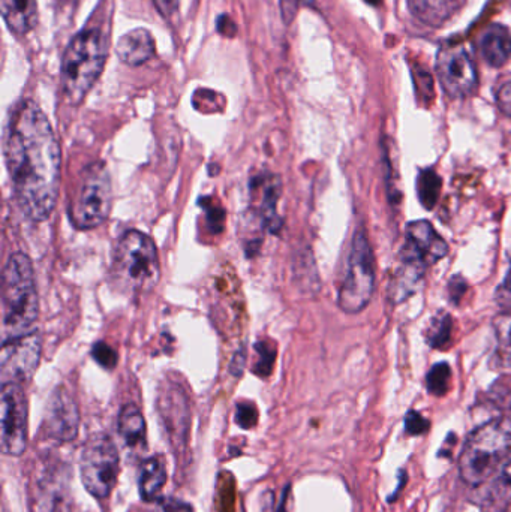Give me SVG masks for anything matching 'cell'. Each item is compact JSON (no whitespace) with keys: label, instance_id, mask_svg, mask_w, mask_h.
Masks as SVG:
<instances>
[{"label":"cell","instance_id":"5bb4252c","mask_svg":"<svg viewBox=\"0 0 511 512\" xmlns=\"http://www.w3.org/2000/svg\"><path fill=\"white\" fill-rule=\"evenodd\" d=\"M158 411L171 439L185 442L191 414H189L188 396L179 382L167 378L159 387Z\"/></svg>","mask_w":511,"mask_h":512},{"label":"cell","instance_id":"4fadbf2b","mask_svg":"<svg viewBox=\"0 0 511 512\" xmlns=\"http://www.w3.org/2000/svg\"><path fill=\"white\" fill-rule=\"evenodd\" d=\"M80 426V412L77 402L66 388L57 387L48 400L44 417V429L47 438L56 442H71L77 438Z\"/></svg>","mask_w":511,"mask_h":512},{"label":"cell","instance_id":"9c48e42d","mask_svg":"<svg viewBox=\"0 0 511 512\" xmlns=\"http://www.w3.org/2000/svg\"><path fill=\"white\" fill-rule=\"evenodd\" d=\"M435 68L438 81L450 98H468L479 86L476 63L464 45L449 44L441 47Z\"/></svg>","mask_w":511,"mask_h":512},{"label":"cell","instance_id":"836d02e7","mask_svg":"<svg viewBox=\"0 0 511 512\" xmlns=\"http://www.w3.org/2000/svg\"><path fill=\"white\" fill-rule=\"evenodd\" d=\"M495 301L504 312L511 310V268L506 279L503 280V283L498 286L497 292H495Z\"/></svg>","mask_w":511,"mask_h":512},{"label":"cell","instance_id":"7402d4cb","mask_svg":"<svg viewBox=\"0 0 511 512\" xmlns=\"http://www.w3.org/2000/svg\"><path fill=\"white\" fill-rule=\"evenodd\" d=\"M491 480L485 502L494 512L506 511L511 504V448Z\"/></svg>","mask_w":511,"mask_h":512},{"label":"cell","instance_id":"8d00e7d4","mask_svg":"<svg viewBox=\"0 0 511 512\" xmlns=\"http://www.w3.org/2000/svg\"><path fill=\"white\" fill-rule=\"evenodd\" d=\"M216 27H218V32L221 33L222 36H228V38H234V36H236V23H234L228 15H221V17L218 18Z\"/></svg>","mask_w":511,"mask_h":512},{"label":"cell","instance_id":"83f0119b","mask_svg":"<svg viewBox=\"0 0 511 512\" xmlns=\"http://www.w3.org/2000/svg\"><path fill=\"white\" fill-rule=\"evenodd\" d=\"M257 349L258 357L260 358H258L254 372L257 373L258 376H261V378H264V376H269L270 373H272L276 352L273 346H269L264 342L258 343Z\"/></svg>","mask_w":511,"mask_h":512},{"label":"cell","instance_id":"2e32d148","mask_svg":"<svg viewBox=\"0 0 511 512\" xmlns=\"http://www.w3.org/2000/svg\"><path fill=\"white\" fill-rule=\"evenodd\" d=\"M281 179L275 174H264L254 180V188L260 194V216L267 230L276 233L281 221L278 218V203L281 197Z\"/></svg>","mask_w":511,"mask_h":512},{"label":"cell","instance_id":"f546056e","mask_svg":"<svg viewBox=\"0 0 511 512\" xmlns=\"http://www.w3.org/2000/svg\"><path fill=\"white\" fill-rule=\"evenodd\" d=\"M146 512H194L191 505L174 498H159L150 502L149 510Z\"/></svg>","mask_w":511,"mask_h":512},{"label":"cell","instance_id":"f35d334b","mask_svg":"<svg viewBox=\"0 0 511 512\" xmlns=\"http://www.w3.org/2000/svg\"><path fill=\"white\" fill-rule=\"evenodd\" d=\"M366 3H369V5L378 6L381 3V0H365Z\"/></svg>","mask_w":511,"mask_h":512},{"label":"cell","instance_id":"f1b7e54d","mask_svg":"<svg viewBox=\"0 0 511 512\" xmlns=\"http://www.w3.org/2000/svg\"><path fill=\"white\" fill-rule=\"evenodd\" d=\"M92 357L99 366L107 370H113L117 366V361H119L117 352L105 342H98L93 346Z\"/></svg>","mask_w":511,"mask_h":512},{"label":"cell","instance_id":"ffe728a7","mask_svg":"<svg viewBox=\"0 0 511 512\" xmlns=\"http://www.w3.org/2000/svg\"><path fill=\"white\" fill-rule=\"evenodd\" d=\"M465 0H408L414 17L429 26H441L464 5Z\"/></svg>","mask_w":511,"mask_h":512},{"label":"cell","instance_id":"ba28073f","mask_svg":"<svg viewBox=\"0 0 511 512\" xmlns=\"http://www.w3.org/2000/svg\"><path fill=\"white\" fill-rule=\"evenodd\" d=\"M81 480L96 499L110 496L120 472L119 451L110 436L95 435L86 442L80 457Z\"/></svg>","mask_w":511,"mask_h":512},{"label":"cell","instance_id":"44dd1931","mask_svg":"<svg viewBox=\"0 0 511 512\" xmlns=\"http://www.w3.org/2000/svg\"><path fill=\"white\" fill-rule=\"evenodd\" d=\"M167 484V468L161 457H150L144 460L138 475V490H140L141 499L146 504L155 502L159 499V493Z\"/></svg>","mask_w":511,"mask_h":512},{"label":"cell","instance_id":"8fae6325","mask_svg":"<svg viewBox=\"0 0 511 512\" xmlns=\"http://www.w3.org/2000/svg\"><path fill=\"white\" fill-rule=\"evenodd\" d=\"M2 451L21 456L27 448V399L23 385L2 384Z\"/></svg>","mask_w":511,"mask_h":512},{"label":"cell","instance_id":"cb8c5ba5","mask_svg":"<svg viewBox=\"0 0 511 512\" xmlns=\"http://www.w3.org/2000/svg\"><path fill=\"white\" fill-rule=\"evenodd\" d=\"M495 361L500 367H511V313H503L494 321Z\"/></svg>","mask_w":511,"mask_h":512},{"label":"cell","instance_id":"52a82bcc","mask_svg":"<svg viewBox=\"0 0 511 512\" xmlns=\"http://www.w3.org/2000/svg\"><path fill=\"white\" fill-rule=\"evenodd\" d=\"M375 288V256L365 231L353 237L348 270L338 294V306L347 315H357L371 303Z\"/></svg>","mask_w":511,"mask_h":512},{"label":"cell","instance_id":"9a60e30c","mask_svg":"<svg viewBox=\"0 0 511 512\" xmlns=\"http://www.w3.org/2000/svg\"><path fill=\"white\" fill-rule=\"evenodd\" d=\"M117 56L129 66H141L156 54L155 39L146 29H134L117 42Z\"/></svg>","mask_w":511,"mask_h":512},{"label":"cell","instance_id":"1f68e13d","mask_svg":"<svg viewBox=\"0 0 511 512\" xmlns=\"http://www.w3.org/2000/svg\"><path fill=\"white\" fill-rule=\"evenodd\" d=\"M258 411L252 403H240L237 405L236 423L242 429H252L257 424Z\"/></svg>","mask_w":511,"mask_h":512},{"label":"cell","instance_id":"30bf717a","mask_svg":"<svg viewBox=\"0 0 511 512\" xmlns=\"http://www.w3.org/2000/svg\"><path fill=\"white\" fill-rule=\"evenodd\" d=\"M42 355V337L38 331L5 340L0 352L2 384H20L30 381L38 370Z\"/></svg>","mask_w":511,"mask_h":512},{"label":"cell","instance_id":"e575fe53","mask_svg":"<svg viewBox=\"0 0 511 512\" xmlns=\"http://www.w3.org/2000/svg\"><path fill=\"white\" fill-rule=\"evenodd\" d=\"M467 282H465L464 277L455 276L452 277V280L449 282V297L453 303L458 306L461 298L464 297L465 292H467Z\"/></svg>","mask_w":511,"mask_h":512},{"label":"cell","instance_id":"5b68a950","mask_svg":"<svg viewBox=\"0 0 511 512\" xmlns=\"http://www.w3.org/2000/svg\"><path fill=\"white\" fill-rule=\"evenodd\" d=\"M511 448V427L507 421L483 424L468 439L459 459V475L471 487L488 483Z\"/></svg>","mask_w":511,"mask_h":512},{"label":"cell","instance_id":"ac0fdd59","mask_svg":"<svg viewBox=\"0 0 511 512\" xmlns=\"http://www.w3.org/2000/svg\"><path fill=\"white\" fill-rule=\"evenodd\" d=\"M3 21L14 35L24 36L38 23L36 0H0Z\"/></svg>","mask_w":511,"mask_h":512},{"label":"cell","instance_id":"74e56055","mask_svg":"<svg viewBox=\"0 0 511 512\" xmlns=\"http://www.w3.org/2000/svg\"><path fill=\"white\" fill-rule=\"evenodd\" d=\"M152 2L158 9L159 14L164 15V17H171L179 6V0H152Z\"/></svg>","mask_w":511,"mask_h":512},{"label":"cell","instance_id":"4316f807","mask_svg":"<svg viewBox=\"0 0 511 512\" xmlns=\"http://www.w3.org/2000/svg\"><path fill=\"white\" fill-rule=\"evenodd\" d=\"M450 379H452V369L447 363H438L429 370L426 376V387L434 396H446L450 388Z\"/></svg>","mask_w":511,"mask_h":512},{"label":"cell","instance_id":"6da1fadb","mask_svg":"<svg viewBox=\"0 0 511 512\" xmlns=\"http://www.w3.org/2000/svg\"><path fill=\"white\" fill-rule=\"evenodd\" d=\"M5 161L18 209L29 221H47L59 197L62 152L50 120L32 99L18 102L9 117Z\"/></svg>","mask_w":511,"mask_h":512},{"label":"cell","instance_id":"d6a6232c","mask_svg":"<svg viewBox=\"0 0 511 512\" xmlns=\"http://www.w3.org/2000/svg\"><path fill=\"white\" fill-rule=\"evenodd\" d=\"M315 0H279V9H281L282 20L285 24L293 23L297 12L305 6L312 5Z\"/></svg>","mask_w":511,"mask_h":512},{"label":"cell","instance_id":"484cf974","mask_svg":"<svg viewBox=\"0 0 511 512\" xmlns=\"http://www.w3.org/2000/svg\"><path fill=\"white\" fill-rule=\"evenodd\" d=\"M453 319L447 313H441L432 319L431 325L426 331V340L434 349H444L452 340Z\"/></svg>","mask_w":511,"mask_h":512},{"label":"cell","instance_id":"d4e9b609","mask_svg":"<svg viewBox=\"0 0 511 512\" xmlns=\"http://www.w3.org/2000/svg\"><path fill=\"white\" fill-rule=\"evenodd\" d=\"M417 194L426 210H434L441 194V177L438 176L437 171L432 168L420 171L417 177Z\"/></svg>","mask_w":511,"mask_h":512},{"label":"cell","instance_id":"e0dca14e","mask_svg":"<svg viewBox=\"0 0 511 512\" xmlns=\"http://www.w3.org/2000/svg\"><path fill=\"white\" fill-rule=\"evenodd\" d=\"M480 53L492 68H503L511 59V35L501 24L486 27L480 38Z\"/></svg>","mask_w":511,"mask_h":512},{"label":"cell","instance_id":"d6986e66","mask_svg":"<svg viewBox=\"0 0 511 512\" xmlns=\"http://www.w3.org/2000/svg\"><path fill=\"white\" fill-rule=\"evenodd\" d=\"M35 501L39 512H63L65 493L68 490L66 480L56 472H45L35 481Z\"/></svg>","mask_w":511,"mask_h":512},{"label":"cell","instance_id":"7a4b0ae2","mask_svg":"<svg viewBox=\"0 0 511 512\" xmlns=\"http://www.w3.org/2000/svg\"><path fill=\"white\" fill-rule=\"evenodd\" d=\"M101 12H95L89 23L69 42L63 53V95L68 104L80 105L101 77L110 45V23H101Z\"/></svg>","mask_w":511,"mask_h":512},{"label":"cell","instance_id":"4dcf8cb0","mask_svg":"<svg viewBox=\"0 0 511 512\" xmlns=\"http://www.w3.org/2000/svg\"><path fill=\"white\" fill-rule=\"evenodd\" d=\"M429 429H431V423L420 412H408L407 417H405V430H407L408 435L422 436Z\"/></svg>","mask_w":511,"mask_h":512},{"label":"cell","instance_id":"d590c367","mask_svg":"<svg viewBox=\"0 0 511 512\" xmlns=\"http://www.w3.org/2000/svg\"><path fill=\"white\" fill-rule=\"evenodd\" d=\"M497 104L504 114L511 117V81L501 86L497 93Z\"/></svg>","mask_w":511,"mask_h":512},{"label":"cell","instance_id":"8992f818","mask_svg":"<svg viewBox=\"0 0 511 512\" xmlns=\"http://www.w3.org/2000/svg\"><path fill=\"white\" fill-rule=\"evenodd\" d=\"M113 207V183L107 165L90 162L81 170L69 197L68 216L78 231H92L101 227Z\"/></svg>","mask_w":511,"mask_h":512},{"label":"cell","instance_id":"3957f363","mask_svg":"<svg viewBox=\"0 0 511 512\" xmlns=\"http://www.w3.org/2000/svg\"><path fill=\"white\" fill-rule=\"evenodd\" d=\"M2 337L17 339L35 331L39 318L38 286L29 256H9L2 271Z\"/></svg>","mask_w":511,"mask_h":512},{"label":"cell","instance_id":"603a6c76","mask_svg":"<svg viewBox=\"0 0 511 512\" xmlns=\"http://www.w3.org/2000/svg\"><path fill=\"white\" fill-rule=\"evenodd\" d=\"M119 433L129 448L146 447V421L134 403L123 406L119 414Z\"/></svg>","mask_w":511,"mask_h":512},{"label":"cell","instance_id":"7c38bea8","mask_svg":"<svg viewBox=\"0 0 511 512\" xmlns=\"http://www.w3.org/2000/svg\"><path fill=\"white\" fill-rule=\"evenodd\" d=\"M447 254L449 245L428 221H416L407 225L401 259L428 268L446 258Z\"/></svg>","mask_w":511,"mask_h":512},{"label":"cell","instance_id":"277c9868","mask_svg":"<svg viewBox=\"0 0 511 512\" xmlns=\"http://www.w3.org/2000/svg\"><path fill=\"white\" fill-rule=\"evenodd\" d=\"M111 277L126 294L152 292L161 279V262L152 237L138 230L123 233L114 248Z\"/></svg>","mask_w":511,"mask_h":512}]
</instances>
